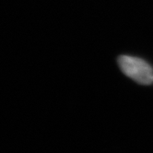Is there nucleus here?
<instances>
[{"instance_id":"1","label":"nucleus","mask_w":153,"mask_h":153,"mask_svg":"<svg viewBox=\"0 0 153 153\" xmlns=\"http://www.w3.org/2000/svg\"><path fill=\"white\" fill-rule=\"evenodd\" d=\"M121 70L137 83L149 85L153 82V69L150 65L137 57L122 56L118 59Z\"/></svg>"}]
</instances>
